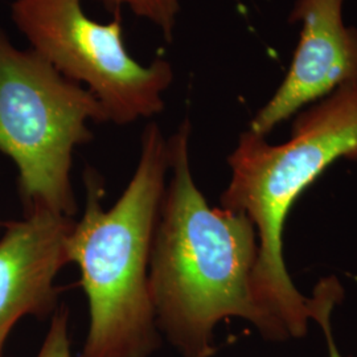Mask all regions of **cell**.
Returning <instances> with one entry per match:
<instances>
[{"mask_svg":"<svg viewBox=\"0 0 357 357\" xmlns=\"http://www.w3.org/2000/svg\"><path fill=\"white\" fill-rule=\"evenodd\" d=\"M90 121L107 122L94 94L0 31V153L17 167L26 215L75 216L73 153L91 141Z\"/></svg>","mask_w":357,"mask_h":357,"instance_id":"277c9868","label":"cell"},{"mask_svg":"<svg viewBox=\"0 0 357 357\" xmlns=\"http://www.w3.org/2000/svg\"><path fill=\"white\" fill-rule=\"evenodd\" d=\"M102 24L89 17L81 0H15V26L31 50L63 76L89 89L107 122L128 125L165 109L163 93L174 81L165 59L149 65L126 48L121 10Z\"/></svg>","mask_w":357,"mask_h":357,"instance_id":"5b68a950","label":"cell"},{"mask_svg":"<svg viewBox=\"0 0 357 357\" xmlns=\"http://www.w3.org/2000/svg\"><path fill=\"white\" fill-rule=\"evenodd\" d=\"M36 357H73L69 336V311L63 306L53 314L51 326Z\"/></svg>","mask_w":357,"mask_h":357,"instance_id":"30bf717a","label":"cell"},{"mask_svg":"<svg viewBox=\"0 0 357 357\" xmlns=\"http://www.w3.org/2000/svg\"><path fill=\"white\" fill-rule=\"evenodd\" d=\"M72 217L45 209L4 225L0 237V354L15 324L26 315L40 319L57 310L54 280L69 264Z\"/></svg>","mask_w":357,"mask_h":357,"instance_id":"52a82bcc","label":"cell"},{"mask_svg":"<svg viewBox=\"0 0 357 357\" xmlns=\"http://www.w3.org/2000/svg\"><path fill=\"white\" fill-rule=\"evenodd\" d=\"M345 0H296L290 22L302 23L293 63L281 86L250 122L266 137L303 106L343 85H357V29L343 22Z\"/></svg>","mask_w":357,"mask_h":357,"instance_id":"8992f818","label":"cell"},{"mask_svg":"<svg viewBox=\"0 0 357 357\" xmlns=\"http://www.w3.org/2000/svg\"><path fill=\"white\" fill-rule=\"evenodd\" d=\"M339 159L357 162V85L337 88L298 115L283 144L248 130L228 158L231 178L221 208L246 215L255 225V299L281 342L306 336L312 311L286 268V220L299 196Z\"/></svg>","mask_w":357,"mask_h":357,"instance_id":"3957f363","label":"cell"},{"mask_svg":"<svg viewBox=\"0 0 357 357\" xmlns=\"http://www.w3.org/2000/svg\"><path fill=\"white\" fill-rule=\"evenodd\" d=\"M310 298H311V306H312L311 320L317 321L323 330L327 347H328V356L344 357L340 354L337 344L333 339L331 327L332 310L343 298V290L340 283L333 277L326 278L317 284L312 296Z\"/></svg>","mask_w":357,"mask_h":357,"instance_id":"9c48e42d","label":"cell"},{"mask_svg":"<svg viewBox=\"0 0 357 357\" xmlns=\"http://www.w3.org/2000/svg\"><path fill=\"white\" fill-rule=\"evenodd\" d=\"M0 357H4L3 356V354H0Z\"/></svg>","mask_w":357,"mask_h":357,"instance_id":"7c38bea8","label":"cell"},{"mask_svg":"<svg viewBox=\"0 0 357 357\" xmlns=\"http://www.w3.org/2000/svg\"><path fill=\"white\" fill-rule=\"evenodd\" d=\"M169 171L168 141L149 123L134 176L110 211L101 175L86 168V204L68 241L88 299L89 328L78 357H150L160 331L149 287L153 236Z\"/></svg>","mask_w":357,"mask_h":357,"instance_id":"7a4b0ae2","label":"cell"},{"mask_svg":"<svg viewBox=\"0 0 357 357\" xmlns=\"http://www.w3.org/2000/svg\"><path fill=\"white\" fill-rule=\"evenodd\" d=\"M4 225H6V224H3V222H1V221H0V230L3 229V228H4Z\"/></svg>","mask_w":357,"mask_h":357,"instance_id":"8fae6325","label":"cell"},{"mask_svg":"<svg viewBox=\"0 0 357 357\" xmlns=\"http://www.w3.org/2000/svg\"><path fill=\"white\" fill-rule=\"evenodd\" d=\"M191 125L168 139L169 181L158 218L149 287L159 331L183 357H213V331L228 318L280 335L255 299L258 237L249 217L212 208L192 178Z\"/></svg>","mask_w":357,"mask_h":357,"instance_id":"6da1fadb","label":"cell"},{"mask_svg":"<svg viewBox=\"0 0 357 357\" xmlns=\"http://www.w3.org/2000/svg\"><path fill=\"white\" fill-rule=\"evenodd\" d=\"M110 10H122L128 7L138 17L146 19L158 26L168 43L172 41L180 11L178 0H98Z\"/></svg>","mask_w":357,"mask_h":357,"instance_id":"ba28073f","label":"cell"}]
</instances>
